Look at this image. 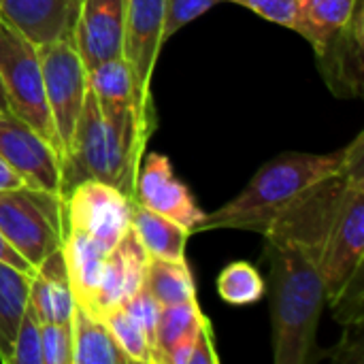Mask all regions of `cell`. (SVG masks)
Listing matches in <instances>:
<instances>
[{"label": "cell", "instance_id": "obj_1", "mask_svg": "<svg viewBox=\"0 0 364 364\" xmlns=\"http://www.w3.org/2000/svg\"><path fill=\"white\" fill-rule=\"evenodd\" d=\"M346 171L322 181L264 232L275 364H307L326 303L322 254Z\"/></svg>", "mask_w": 364, "mask_h": 364}, {"label": "cell", "instance_id": "obj_2", "mask_svg": "<svg viewBox=\"0 0 364 364\" xmlns=\"http://www.w3.org/2000/svg\"><path fill=\"white\" fill-rule=\"evenodd\" d=\"M154 124L156 117H143L134 109L105 111L87 87L70 147L62 160V200L85 179L105 181L134 198L136 175Z\"/></svg>", "mask_w": 364, "mask_h": 364}, {"label": "cell", "instance_id": "obj_3", "mask_svg": "<svg viewBox=\"0 0 364 364\" xmlns=\"http://www.w3.org/2000/svg\"><path fill=\"white\" fill-rule=\"evenodd\" d=\"M348 158L350 145L331 154H279L262 164L232 200L205 215L196 232L232 228L262 235L286 209L299 203L316 186L343 173Z\"/></svg>", "mask_w": 364, "mask_h": 364}, {"label": "cell", "instance_id": "obj_4", "mask_svg": "<svg viewBox=\"0 0 364 364\" xmlns=\"http://www.w3.org/2000/svg\"><path fill=\"white\" fill-rule=\"evenodd\" d=\"M364 254V132L350 143L346 181L326 230L322 254V279L326 303L333 305L356 273Z\"/></svg>", "mask_w": 364, "mask_h": 364}, {"label": "cell", "instance_id": "obj_5", "mask_svg": "<svg viewBox=\"0 0 364 364\" xmlns=\"http://www.w3.org/2000/svg\"><path fill=\"white\" fill-rule=\"evenodd\" d=\"M0 81L9 113L43 134L60 154V141L45 98V83L36 45L0 21Z\"/></svg>", "mask_w": 364, "mask_h": 364}, {"label": "cell", "instance_id": "obj_6", "mask_svg": "<svg viewBox=\"0 0 364 364\" xmlns=\"http://www.w3.org/2000/svg\"><path fill=\"white\" fill-rule=\"evenodd\" d=\"M0 232L36 269L64 241V200L30 186L0 192Z\"/></svg>", "mask_w": 364, "mask_h": 364}, {"label": "cell", "instance_id": "obj_7", "mask_svg": "<svg viewBox=\"0 0 364 364\" xmlns=\"http://www.w3.org/2000/svg\"><path fill=\"white\" fill-rule=\"evenodd\" d=\"M36 51L43 70L47 107L64 160L87 94V68L70 36L41 45Z\"/></svg>", "mask_w": 364, "mask_h": 364}, {"label": "cell", "instance_id": "obj_8", "mask_svg": "<svg viewBox=\"0 0 364 364\" xmlns=\"http://www.w3.org/2000/svg\"><path fill=\"white\" fill-rule=\"evenodd\" d=\"M134 198L105 181L85 179L64 198V230H77L107 250L130 230Z\"/></svg>", "mask_w": 364, "mask_h": 364}, {"label": "cell", "instance_id": "obj_9", "mask_svg": "<svg viewBox=\"0 0 364 364\" xmlns=\"http://www.w3.org/2000/svg\"><path fill=\"white\" fill-rule=\"evenodd\" d=\"M166 0H126L124 15V41L122 58L128 62L139 105L145 111H154L151 102V75L158 55L164 47L162 26H164Z\"/></svg>", "mask_w": 364, "mask_h": 364}, {"label": "cell", "instance_id": "obj_10", "mask_svg": "<svg viewBox=\"0 0 364 364\" xmlns=\"http://www.w3.org/2000/svg\"><path fill=\"white\" fill-rule=\"evenodd\" d=\"M0 158L21 175L26 186L60 196L62 158L58 149L9 111H0Z\"/></svg>", "mask_w": 364, "mask_h": 364}, {"label": "cell", "instance_id": "obj_11", "mask_svg": "<svg viewBox=\"0 0 364 364\" xmlns=\"http://www.w3.org/2000/svg\"><path fill=\"white\" fill-rule=\"evenodd\" d=\"M134 203L164 215L190 232H196L205 220V211L196 205L190 190L175 177L168 156L145 154L134 186Z\"/></svg>", "mask_w": 364, "mask_h": 364}, {"label": "cell", "instance_id": "obj_12", "mask_svg": "<svg viewBox=\"0 0 364 364\" xmlns=\"http://www.w3.org/2000/svg\"><path fill=\"white\" fill-rule=\"evenodd\" d=\"M124 15L126 0H79L70 38L87 70L122 55Z\"/></svg>", "mask_w": 364, "mask_h": 364}, {"label": "cell", "instance_id": "obj_13", "mask_svg": "<svg viewBox=\"0 0 364 364\" xmlns=\"http://www.w3.org/2000/svg\"><path fill=\"white\" fill-rule=\"evenodd\" d=\"M149 254L132 232V228L113 245L105 258L98 288L92 296L87 311L105 318L109 311L119 309L143 284L147 273Z\"/></svg>", "mask_w": 364, "mask_h": 364}, {"label": "cell", "instance_id": "obj_14", "mask_svg": "<svg viewBox=\"0 0 364 364\" xmlns=\"http://www.w3.org/2000/svg\"><path fill=\"white\" fill-rule=\"evenodd\" d=\"M363 45L364 15L360 0L350 21L316 49L328 87L341 98H356L363 94Z\"/></svg>", "mask_w": 364, "mask_h": 364}, {"label": "cell", "instance_id": "obj_15", "mask_svg": "<svg viewBox=\"0 0 364 364\" xmlns=\"http://www.w3.org/2000/svg\"><path fill=\"white\" fill-rule=\"evenodd\" d=\"M79 0H0V21L41 47L70 36Z\"/></svg>", "mask_w": 364, "mask_h": 364}, {"label": "cell", "instance_id": "obj_16", "mask_svg": "<svg viewBox=\"0 0 364 364\" xmlns=\"http://www.w3.org/2000/svg\"><path fill=\"white\" fill-rule=\"evenodd\" d=\"M28 307L38 322H70L75 296L68 282L62 247L51 252L34 271L30 279Z\"/></svg>", "mask_w": 364, "mask_h": 364}, {"label": "cell", "instance_id": "obj_17", "mask_svg": "<svg viewBox=\"0 0 364 364\" xmlns=\"http://www.w3.org/2000/svg\"><path fill=\"white\" fill-rule=\"evenodd\" d=\"M62 254H64L75 303L87 309L98 288L102 264H105L109 250L83 232L64 230Z\"/></svg>", "mask_w": 364, "mask_h": 364}, {"label": "cell", "instance_id": "obj_18", "mask_svg": "<svg viewBox=\"0 0 364 364\" xmlns=\"http://www.w3.org/2000/svg\"><path fill=\"white\" fill-rule=\"evenodd\" d=\"M73 364H132L122 352L107 322L75 303L70 318Z\"/></svg>", "mask_w": 364, "mask_h": 364}, {"label": "cell", "instance_id": "obj_19", "mask_svg": "<svg viewBox=\"0 0 364 364\" xmlns=\"http://www.w3.org/2000/svg\"><path fill=\"white\" fill-rule=\"evenodd\" d=\"M87 87L96 96L105 111L134 109L143 117H156L154 111H145L136 98V85L128 62L119 58L105 60L87 70Z\"/></svg>", "mask_w": 364, "mask_h": 364}, {"label": "cell", "instance_id": "obj_20", "mask_svg": "<svg viewBox=\"0 0 364 364\" xmlns=\"http://www.w3.org/2000/svg\"><path fill=\"white\" fill-rule=\"evenodd\" d=\"M130 228L149 256L166 260H186V243L192 232L181 224L134 203Z\"/></svg>", "mask_w": 364, "mask_h": 364}, {"label": "cell", "instance_id": "obj_21", "mask_svg": "<svg viewBox=\"0 0 364 364\" xmlns=\"http://www.w3.org/2000/svg\"><path fill=\"white\" fill-rule=\"evenodd\" d=\"M32 275L0 262V363L9 364L13 339L28 307Z\"/></svg>", "mask_w": 364, "mask_h": 364}, {"label": "cell", "instance_id": "obj_22", "mask_svg": "<svg viewBox=\"0 0 364 364\" xmlns=\"http://www.w3.org/2000/svg\"><path fill=\"white\" fill-rule=\"evenodd\" d=\"M145 288L160 305H177L196 299V286L186 260H166L149 256Z\"/></svg>", "mask_w": 364, "mask_h": 364}, {"label": "cell", "instance_id": "obj_23", "mask_svg": "<svg viewBox=\"0 0 364 364\" xmlns=\"http://www.w3.org/2000/svg\"><path fill=\"white\" fill-rule=\"evenodd\" d=\"M209 318L200 311L198 301H186L177 305H162L156 326V364H164L166 354L186 337L200 331Z\"/></svg>", "mask_w": 364, "mask_h": 364}, {"label": "cell", "instance_id": "obj_24", "mask_svg": "<svg viewBox=\"0 0 364 364\" xmlns=\"http://www.w3.org/2000/svg\"><path fill=\"white\" fill-rule=\"evenodd\" d=\"M358 2L360 0H303L307 23L305 38L311 43L314 51L350 21Z\"/></svg>", "mask_w": 364, "mask_h": 364}, {"label": "cell", "instance_id": "obj_25", "mask_svg": "<svg viewBox=\"0 0 364 364\" xmlns=\"http://www.w3.org/2000/svg\"><path fill=\"white\" fill-rule=\"evenodd\" d=\"M218 292L228 305H252L267 294V282L252 264L232 262L220 273Z\"/></svg>", "mask_w": 364, "mask_h": 364}, {"label": "cell", "instance_id": "obj_26", "mask_svg": "<svg viewBox=\"0 0 364 364\" xmlns=\"http://www.w3.org/2000/svg\"><path fill=\"white\" fill-rule=\"evenodd\" d=\"M111 331V335L115 337L117 346L122 348V352L130 358L132 364H154L151 356V346L143 333V328L139 326V322L126 311V309H113L102 318Z\"/></svg>", "mask_w": 364, "mask_h": 364}, {"label": "cell", "instance_id": "obj_27", "mask_svg": "<svg viewBox=\"0 0 364 364\" xmlns=\"http://www.w3.org/2000/svg\"><path fill=\"white\" fill-rule=\"evenodd\" d=\"M228 2H237L273 23H279L284 28L299 32L301 36L307 34L303 0H228Z\"/></svg>", "mask_w": 364, "mask_h": 364}, {"label": "cell", "instance_id": "obj_28", "mask_svg": "<svg viewBox=\"0 0 364 364\" xmlns=\"http://www.w3.org/2000/svg\"><path fill=\"white\" fill-rule=\"evenodd\" d=\"M9 364H43L41 346V322L30 307H26L17 326Z\"/></svg>", "mask_w": 364, "mask_h": 364}, {"label": "cell", "instance_id": "obj_29", "mask_svg": "<svg viewBox=\"0 0 364 364\" xmlns=\"http://www.w3.org/2000/svg\"><path fill=\"white\" fill-rule=\"evenodd\" d=\"M43 364H73L70 322H41Z\"/></svg>", "mask_w": 364, "mask_h": 364}, {"label": "cell", "instance_id": "obj_30", "mask_svg": "<svg viewBox=\"0 0 364 364\" xmlns=\"http://www.w3.org/2000/svg\"><path fill=\"white\" fill-rule=\"evenodd\" d=\"M160 303L151 296V292L145 288V284L122 305V309H126L143 328L149 346H151V356L156 364V326H158V316H160Z\"/></svg>", "mask_w": 364, "mask_h": 364}, {"label": "cell", "instance_id": "obj_31", "mask_svg": "<svg viewBox=\"0 0 364 364\" xmlns=\"http://www.w3.org/2000/svg\"><path fill=\"white\" fill-rule=\"evenodd\" d=\"M218 2H224V0H166L162 41L166 43L177 30H181L186 23H190L196 17H200L203 13H207Z\"/></svg>", "mask_w": 364, "mask_h": 364}, {"label": "cell", "instance_id": "obj_32", "mask_svg": "<svg viewBox=\"0 0 364 364\" xmlns=\"http://www.w3.org/2000/svg\"><path fill=\"white\" fill-rule=\"evenodd\" d=\"M220 358L215 354V346H213V333H211V322H205L203 328L198 331L196 339H194V348H192V356L190 364H218Z\"/></svg>", "mask_w": 364, "mask_h": 364}, {"label": "cell", "instance_id": "obj_33", "mask_svg": "<svg viewBox=\"0 0 364 364\" xmlns=\"http://www.w3.org/2000/svg\"><path fill=\"white\" fill-rule=\"evenodd\" d=\"M0 262H4V264H9V267H13V269H17V271H23V273H28V275H34V267L9 243V239L0 232Z\"/></svg>", "mask_w": 364, "mask_h": 364}, {"label": "cell", "instance_id": "obj_34", "mask_svg": "<svg viewBox=\"0 0 364 364\" xmlns=\"http://www.w3.org/2000/svg\"><path fill=\"white\" fill-rule=\"evenodd\" d=\"M26 181L21 179V175L6 162L0 158V192H9V190H17L23 188Z\"/></svg>", "mask_w": 364, "mask_h": 364}, {"label": "cell", "instance_id": "obj_35", "mask_svg": "<svg viewBox=\"0 0 364 364\" xmlns=\"http://www.w3.org/2000/svg\"><path fill=\"white\" fill-rule=\"evenodd\" d=\"M0 111H9V109H6V100H4V90H2V81H0Z\"/></svg>", "mask_w": 364, "mask_h": 364}]
</instances>
